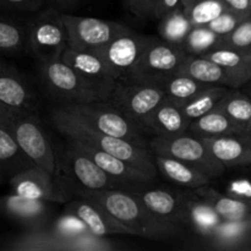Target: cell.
<instances>
[{"label":"cell","mask_w":251,"mask_h":251,"mask_svg":"<svg viewBox=\"0 0 251 251\" xmlns=\"http://www.w3.org/2000/svg\"><path fill=\"white\" fill-rule=\"evenodd\" d=\"M76 195L86 196L100 203L136 237L164 240L178 237L180 232V227L171 225L153 215L127 188L85 191Z\"/></svg>","instance_id":"cell-1"},{"label":"cell","mask_w":251,"mask_h":251,"mask_svg":"<svg viewBox=\"0 0 251 251\" xmlns=\"http://www.w3.org/2000/svg\"><path fill=\"white\" fill-rule=\"evenodd\" d=\"M51 120H53L54 126L61 134L69 137V140L107 152L126 162L134 168L144 172L152 179H156L158 171L154 163L153 153L146 145H140L122 139V137L110 136V135L93 130L92 127L83 124L82 122L74 118L60 107L55 108L51 112Z\"/></svg>","instance_id":"cell-2"},{"label":"cell","mask_w":251,"mask_h":251,"mask_svg":"<svg viewBox=\"0 0 251 251\" xmlns=\"http://www.w3.org/2000/svg\"><path fill=\"white\" fill-rule=\"evenodd\" d=\"M0 123L10 131L33 166L55 176L56 157L36 112L0 102Z\"/></svg>","instance_id":"cell-3"},{"label":"cell","mask_w":251,"mask_h":251,"mask_svg":"<svg viewBox=\"0 0 251 251\" xmlns=\"http://www.w3.org/2000/svg\"><path fill=\"white\" fill-rule=\"evenodd\" d=\"M188 55L183 44L151 37L141 58L123 81L161 86L167 78L178 73Z\"/></svg>","instance_id":"cell-4"},{"label":"cell","mask_w":251,"mask_h":251,"mask_svg":"<svg viewBox=\"0 0 251 251\" xmlns=\"http://www.w3.org/2000/svg\"><path fill=\"white\" fill-rule=\"evenodd\" d=\"M60 108L93 130L149 146L145 140L146 132L104 100L61 104Z\"/></svg>","instance_id":"cell-5"},{"label":"cell","mask_w":251,"mask_h":251,"mask_svg":"<svg viewBox=\"0 0 251 251\" xmlns=\"http://www.w3.org/2000/svg\"><path fill=\"white\" fill-rule=\"evenodd\" d=\"M147 145L153 154L171 157L190 164L211 179L223 169V164L213 158L205 141L189 131L176 136H153Z\"/></svg>","instance_id":"cell-6"},{"label":"cell","mask_w":251,"mask_h":251,"mask_svg":"<svg viewBox=\"0 0 251 251\" xmlns=\"http://www.w3.org/2000/svg\"><path fill=\"white\" fill-rule=\"evenodd\" d=\"M68 48V29L61 11L49 7L28 24L27 50L38 61L61 58Z\"/></svg>","instance_id":"cell-7"},{"label":"cell","mask_w":251,"mask_h":251,"mask_svg":"<svg viewBox=\"0 0 251 251\" xmlns=\"http://www.w3.org/2000/svg\"><path fill=\"white\" fill-rule=\"evenodd\" d=\"M39 78L46 90L61 104H76L100 100L87 83L63 59L38 61Z\"/></svg>","instance_id":"cell-8"},{"label":"cell","mask_w":251,"mask_h":251,"mask_svg":"<svg viewBox=\"0 0 251 251\" xmlns=\"http://www.w3.org/2000/svg\"><path fill=\"white\" fill-rule=\"evenodd\" d=\"M164 98L166 95L159 86L119 81L104 102L144 130L149 115Z\"/></svg>","instance_id":"cell-9"},{"label":"cell","mask_w":251,"mask_h":251,"mask_svg":"<svg viewBox=\"0 0 251 251\" xmlns=\"http://www.w3.org/2000/svg\"><path fill=\"white\" fill-rule=\"evenodd\" d=\"M63 12L68 29L69 48L80 51H95L109 43L113 38L129 31V27L119 22Z\"/></svg>","instance_id":"cell-10"},{"label":"cell","mask_w":251,"mask_h":251,"mask_svg":"<svg viewBox=\"0 0 251 251\" xmlns=\"http://www.w3.org/2000/svg\"><path fill=\"white\" fill-rule=\"evenodd\" d=\"M60 167L64 178L70 181L69 185L74 188L73 193L75 195L85 191L122 188L119 183L104 173L87 154L76 149L73 144L64 154Z\"/></svg>","instance_id":"cell-11"},{"label":"cell","mask_w":251,"mask_h":251,"mask_svg":"<svg viewBox=\"0 0 251 251\" xmlns=\"http://www.w3.org/2000/svg\"><path fill=\"white\" fill-rule=\"evenodd\" d=\"M150 38L151 37L129 29L95 51L103 59L110 73L119 82L125 80L135 68L149 44Z\"/></svg>","instance_id":"cell-12"},{"label":"cell","mask_w":251,"mask_h":251,"mask_svg":"<svg viewBox=\"0 0 251 251\" xmlns=\"http://www.w3.org/2000/svg\"><path fill=\"white\" fill-rule=\"evenodd\" d=\"M61 59L76 71L100 100H108L118 80L98 53L68 48L61 55Z\"/></svg>","instance_id":"cell-13"},{"label":"cell","mask_w":251,"mask_h":251,"mask_svg":"<svg viewBox=\"0 0 251 251\" xmlns=\"http://www.w3.org/2000/svg\"><path fill=\"white\" fill-rule=\"evenodd\" d=\"M12 194L46 202H66L69 196L58 184L56 176L41 167L32 166L11 176Z\"/></svg>","instance_id":"cell-14"},{"label":"cell","mask_w":251,"mask_h":251,"mask_svg":"<svg viewBox=\"0 0 251 251\" xmlns=\"http://www.w3.org/2000/svg\"><path fill=\"white\" fill-rule=\"evenodd\" d=\"M64 212L77 217L87 230L97 237L109 238L110 235H132L131 232L113 217L103 206L86 196L75 195L66 201Z\"/></svg>","instance_id":"cell-15"},{"label":"cell","mask_w":251,"mask_h":251,"mask_svg":"<svg viewBox=\"0 0 251 251\" xmlns=\"http://www.w3.org/2000/svg\"><path fill=\"white\" fill-rule=\"evenodd\" d=\"M152 184V183H151ZM145 185L126 186L132 191L153 215L174 226H188L184 194L162 188Z\"/></svg>","instance_id":"cell-16"},{"label":"cell","mask_w":251,"mask_h":251,"mask_svg":"<svg viewBox=\"0 0 251 251\" xmlns=\"http://www.w3.org/2000/svg\"><path fill=\"white\" fill-rule=\"evenodd\" d=\"M0 251H76V237H63L49 227L27 229L0 240Z\"/></svg>","instance_id":"cell-17"},{"label":"cell","mask_w":251,"mask_h":251,"mask_svg":"<svg viewBox=\"0 0 251 251\" xmlns=\"http://www.w3.org/2000/svg\"><path fill=\"white\" fill-rule=\"evenodd\" d=\"M0 215L25 226L27 229L47 228L50 222L48 202L31 200L16 194L0 196Z\"/></svg>","instance_id":"cell-18"},{"label":"cell","mask_w":251,"mask_h":251,"mask_svg":"<svg viewBox=\"0 0 251 251\" xmlns=\"http://www.w3.org/2000/svg\"><path fill=\"white\" fill-rule=\"evenodd\" d=\"M0 102L36 112L38 97L19 69L0 59Z\"/></svg>","instance_id":"cell-19"},{"label":"cell","mask_w":251,"mask_h":251,"mask_svg":"<svg viewBox=\"0 0 251 251\" xmlns=\"http://www.w3.org/2000/svg\"><path fill=\"white\" fill-rule=\"evenodd\" d=\"M70 144H73L81 152L87 154L104 173H107L110 178L114 179L122 186L145 185V184H151L154 181V179L147 176L146 173L134 168L126 162L122 161V159L117 158V157L112 156L107 152L87 146L85 144L73 141V140H70Z\"/></svg>","instance_id":"cell-20"},{"label":"cell","mask_w":251,"mask_h":251,"mask_svg":"<svg viewBox=\"0 0 251 251\" xmlns=\"http://www.w3.org/2000/svg\"><path fill=\"white\" fill-rule=\"evenodd\" d=\"M190 120L185 117L181 105L164 98L149 115L144 124L145 132L152 136H176L188 132Z\"/></svg>","instance_id":"cell-21"},{"label":"cell","mask_w":251,"mask_h":251,"mask_svg":"<svg viewBox=\"0 0 251 251\" xmlns=\"http://www.w3.org/2000/svg\"><path fill=\"white\" fill-rule=\"evenodd\" d=\"M153 157L157 171L171 183L194 190L200 186L208 185L211 181L210 176L191 167L190 164H186L171 157L159 156V154H153Z\"/></svg>","instance_id":"cell-22"},{"label":"cell","mask_w":251,"mask_h":251,"mask_svg":"<svg viewBox=\"0 0 251 251\" xmlns=\"http://www.w3.org/2000/svg\"><path fill=\"white\" fill-rule=\"evenodd\" d=\"M188 226H190L196 234L207 237L218 225L222 222L220 216L207 202L199 198L195 193L184 194Z\"/></svg>","instance_id":"cell-23"},{"label":"cell","mask_w":251,"mask_h":251,"mask_svg":"<svg viewBox=\"0 0 251 251\" xmlns=\"http://www.w3.org/2000/svg\"><path fill=\"white\" fill-rule=\"evenodd\" d=\"M178 73L188 75L194 80L205 85L220 86L222 83H229L230 78L225 69L206 58L205 55H190L189 54Z\"/></svg>","instance_id":"cell-24"},{"label":"cell","mask_w":251,"mask_h":251,"mask_svg":"<svg viewBox=\"0 0 251 251\" xmlns=\"http://www.w3.org/2000/svg\"><path fill=\"white\" fill-rule=\"evenodd\" d=\"M194 191L199 198L202 199L216 211V213L220 216L222 221L242 222L249 211V207L245 202L237 200V199L218 195L216 191L207 188V185L194 189Z\"/></svg>","instance_id":"cell-25"},{"label":"cell","mask_w":251,"mask_h":251,"mask_svg":"<svg viewBox=\"0 0 251 251\" xmlns=\"http://www.w3.org/2000/svg\"><path fill=\"white\" fill-rule=\"evenodd\" d=\"M233 126L234 124L230 122L229 118L222 110L215 107L208 113L193 120L189 125L188 131L200 139H210V137L228 136L232 132Z\"/></svg>","instance_id":"cell-26"},{"label":"cell","mask_w":251,"mask_h":251,"mask_svg":"<svg viewBox=\"0 0 251 251\" xmlns=\"http://www.w3.org/2000/svg\"><path fill=\"white\" fill-rule=\"evenodd\" d=\"M33 164L28 161L17 145L9 130L0 123V171L4 173H15L29 168Z\"/></svg>","instance_id":"cell-27"},{"label":"cell","mask_w":251,"mask_h":251,"mask_svg":"<svg viewBox=\"0 0 251 251\" xmlns=\"http://www.w3.org/2000/svg\"><path fill=\"white\" fill-rule=\"evenodd\" d=\"M28 25L0 15V54H21L27 51Z\"/></svg>","instance_id":"cell-28"},{"label":"cell","mask_w":251,"mask_h":251,"mask_svg":"<svg viewBox=\"0 0 251 251\" xmlns=\"http://www.w3.org/2000/svg\"><path fill=\"white\" fill-rule=\"evenodd\" d=\"M158 34L163 41L174 44H183L193 25L186 17L181 6L176 7L159 17Z\"/></svg>","instance_id":"cell-29"},{"label":"cell","mask_w":251,"mask_h":251,"mask_svg":"<svg viewBox=\"0 0 251 251\" xmlns=\"http://www.w3.org/2000/svg\"><path fill=\"white\" fill-rule=\"evenodd\" d=\"M207 86L212 85H205V83L194 80L190 76L184 75L181 73H176L171 77L167 78L159 87L163 90L166 98L174 100L179 104H183Z\"/></svg>","instance_id":"cell-30"},{"label":"cell","mask_w":251,"mask_h":251,"mask_svg":"<svg viewBox=\"0 0 251 251\" xmlns=\"http://www.w3.org/2000/svg\"><path fill=\"white\" fill-rule=\"evenodd\" d=\"M180 6L193 26H206L228 10L222 0H181Z\"/></svg>","instance_id":"cell-31"},{"label":"cell","mask_w":251,"mask_h":251,"mask_svg":"<svg viewBox=\"0 0 251 251\" xmlns=\"http://www.w3.org/2000/svg\"><path fill=\"white\" fill-rule=\"evenodd\" d=\"M225 96L226 91L220 86H207L193 98L180 104L181 109L191 123L212 110Z\"/></svg>","instance_id":"cell-32"},{"label":"cell","mask_w":251,"mask_h":251,"mask_svg":"<svg viewBox=\"0 0 251 251\" xmlns=\"http://www.w3.org/2000/svg\"><path fill=\"white\" fill-rule=\"evenodd\" d=\"M202 140L213 158L221 164L238 163L247 157V150L244 145L233 137L220 136Z\"/></svg>","instance_id":"cell-33"},{"label":"cell","mask_w":251,"mask_h":251,"mask_svg":"<svg viewBox=\"0 0 251 251\" xmlns=\"http://www.w3.org/2000/svg\"><path fill=\"white\" fill-rule=\"evenodd\" d=\"M220 37L207 26H193L189 31L183 47L190 55H203L216 48Z\"/></svg>","instance_id":"cell-34"},{"label":"cell","mask_w":251,"mask_h":251,"mask_svg":"<svg viewBox=\"0 0 251 251\" xmlns=\"http://www.w3.org/2000/svg\"><path fill=\"white\" fill-rule=\"evenodd\" d=\"M203 55L215 61L220 66H222L226 73L228 74V76H229L230 81L237 77V76H239L243 69L247 66V61H245L244 56L238 53L237 50H234V49L218 48L217 47V48L211 49L210 51L205 53Z\"/></svg>","instance_id":"cell-35"},{"label":"cell","mask_w":251,"mask_h":251,"mask_svg":"<svg viewBox=\"0 0 251 251\" xmlns=\"http://www.w3.org/2000/svg\"><path fill=\"white\" fill-rule=\"evenodd\" d=\"M232 123H248L251 118V102L243 97H228L227 95L216 105Z\"/></svg>","instance_id":"cell-36"},{"label":"cell","mask_w":251,"mask_h":251,"mask_svg":"<svg viewBox=\"0 0 251 251\" xmlns=\"http://www.w3.org/2000/svg\"><path fill=\"white\" fill-rule=\"evenodd\" d=\"M251 46V21L240 22L230 33L220 37L216 48H247Z\"/></svg>","instance_id":"cell-37"},{"label":"cell","mask_w":251,"mask_h":251,"mask_svg":"<svg viewBox=\"0 0 251 251\" xmlns=\"http://www.w3.org/2000/svg\"><path fill=\"white\" fill-rule=\"evenodd\" d=\"M53 232H55L56 234L63 235V237L68 238H74L77 237V235L85 234L87 233V228L86 226L78 220L77 217L73 215H69V213L64 212V215H61L60 217L56 218L50 226H49Z\"/></svg>","instance_id":"cell-38"},{"label":"cell","mask_w":251,"mask_h":251,"mask_svg":"<svg viewBox=\"0 0 251 251\" xmlns=\"http://www.w3.org/2000/svg\"><path fill=\"white\" fill-rule=\"evenodd\" d=\"M242 15L243 14H239V12L228 9L226 11H223L221 15H218L216 19H213L206 26L211 31L215 32L218 37H223L226 34L230 33L242 22Z\"/></svg>","instance_id":"cell-39"},{"label":"cell","mask_w":251,"mask_h":251,"mask_svg":"<svg viewBox=\"0 0 251 251\" xmlns=\"http://www.w3.org/2000/svg\"><path fill=\"white\" fill-rule=\"evenodd\" d=\"M158 0H125L126 9L139 19H153Z\"/></svg>","instance_id":"cell-40"},{"label":"cell","mask_w":251,"mask_h":251,"mask_svg":"<svg viewBox=\"0 0 251 251\" xmlns=\"http://www.w3.org/2000/svg\"><path fill=\"white\" fill-rule=\"evenodd\" d=\"M46 0H0V10L15 12H33L41 9Z\"/></svg>","instance_id":"cell-41"},{"label":"cell","mask_w":251,"mask_h":251,"mask_svg":"<svg viewBox=\"0 0 251 251\" xmlns=\"http://www.w3.org/2000/svg\"><path fill=\"white\" fill-rule=\"evenodd\" d=\"M180 2L181 0H158V4H157L156 10H154L153 19H159V17L163 16L166 12L180 6Z\"/></svg>","instance_id":"cell-42"},{"label":"cell","mask_w":251,"mask_h":251,"mask_svg":"<svg viewBox=\"0 0 251 251\" xmlns=\"http://www.w3.org/2000/svg\"><path fill=\"white\" fill-rule=\"evenodd\" d=\"M229 10L237 11L239 14H245L251 9L249 0H222Z\"/></svg>","instance_id":"cell-43"},{"label":"cell","mask_w":251,"mask_h":251,"mask_svg":"<svg viewBox=\"0 0 251 251\" xmlns=\"http://www.w3.org/2000/svg\"><path fill=\"white\" fill-rule=\"evenodd\" d=\"M48 1L50 7H54L59 11H65V10L77 7V5L85 1V0H48Z\"/></svg>","instance_id":"cell-44"},{"label":"cell","mask_w":251,"mask_h":251,"mask_svg":"<svg viewBox=\"0 0 251 251\" xmlns=\"http://www.w3.org/2000/svg\"><path fill=\"white\" fill-rule=\"evenodd\" d=\"M233 190L237 191L239 194H244V195L251 196V185L248 181H239V183L233 184Z\"/></svg>","instance_id":"cell-45"},{"label":"cell","mask_w":251,"mask_h":251,"mask_svg":"<svg viewBox=\"0 0 251 251\" xmlns=\"http://www.w3.org/2000/svg\"><path fill=\"white\" fill-rule=\"evenodd\" d=\"M2 183V172L0 171V184Z\"/></svg>","instance_id":"cell-46"},{"label":"cell","mask_w":251,"mask_h":251,"mask_svg":"<svg viewBox=\"0 0 251 251\" xmlns=\"http://www.w3.org/2000/svg\"><path fill=\"white\" fill-rule=\"evenodd\" d=\"M249 123H250V126H251V118H250V120H249Z\"/></svg>","instance_id":"cell-47"},{"label":"cell","mask_w":251,"mask_h":251,"mask_svg":"<svg viewBox=\"0 0 251 251\" xmlns=\"http://www.w3.org/2000/svg\"><path fill=\"white\" fill-rule=\"evenodd\" d=\"M249 1H250V6H251V0H249Z\"/></svg>","instance_id":"cell-48"}]
</instances>
